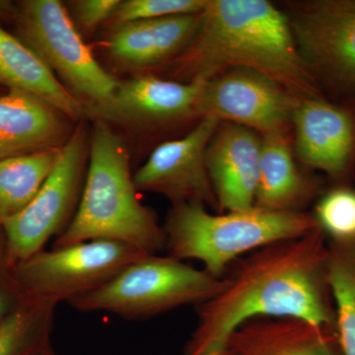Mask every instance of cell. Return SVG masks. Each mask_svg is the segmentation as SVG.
<instances>
[{"label": "cell", "instance_id": "1", "mask_svg": "<svg viewBox=\"0 0 355 355\" xmlns=\"http://www.w3.org/2000/svg\"><path fill=\"white\" fill-rule=\"evenodd\" d=\"M328 239L321 228L242 257L221 279L225 286L197 306L198 324L184 355H212L240 324L258 317H294L336 329L329 284Z\"/></svg>", "mask_w": 355, "mask_h": 355}, {"label": "cell", "instance_id": "2", "mask_svg": "<svg viewBox=\"0 0 355 355\" xmlns=\"http://www.w3.org/2000/svg\"><path fill=\"white\" fill-rule=\"evenodd\" d=\"M166 69L179 83L252 70L297 101L324 94L299 55L286 12L266 0H209L195 37Z\"/></svg>", "mask_w": 355, "mask_h": 355}, {"label": "cell", "instance_id": "3", "mask_svg": "<svg viewBox=\"0 0 355 355\" xmlns=\"http://www.w3.org/2000/svg\"><path fill=\"white\" fill-rule=\"evenodd\" d=\"M111 240L157 254L165 250L163 226L140 202L125 137L105 123L91 125L90 156L76 216L53 248Z\"/></svg>", "mask_w": 355, "mask_h": 355}, {"label": "cell", "instance_id": "4", "mask_svg": "<svg viewBox=\"0 0 355 355\" xmlns=\"http://www.w3.org/2000/svg\"><path fill=\"white\" fill-rule=\"evenodd\" d=\"M318 226L312 212H279L253 207L212 214L198 202L172 205L163 225L165 250L178 261L198 260L221 279L242 257L272 243L301 237Z\"/></svg>", "mask_w": 355, "mask_h": 355}, {"label": "cell", "instance_id": "5", "mask_svg": "<svg viewBox=\"0 0 355 355\" xmlns=\"http://www.w3.org/2000/svg\"><path fill=\"white\" fill-rule=\"evenodd\" d=\"M223 279L171 257L146 254L113 279L69 304L83 312L112 313L128 320L148 319L186 305L198 306L220 293Z\"/></svg>", "mask_w": 355, "mask_h": 355}, {"label": "cell", "instance_id": "6", "mask_svg": "<svg viewBox=\"0 0 355 355\" xmlns=\"http://www.w3.org/2000/svg\"><path fill=\"white\" fill-rule=\"evenodd\" d=\"M16 37L43 60L84 107L105 101L119 80L102 67L58 0L16 2Z\"/></svg>", "mask_w": 355, "mask_h": 355}, {"label": "cell", "instance_id": "7", "mask_svg": "<svg viewBox=\"0 0 355 355\" xmlns=\"http://www.w3.org/2000/svg\"><path fill=\"white\" fill-rule=\"evenodd\" d=\"M83 119L60 149L57 163L41 190L24 210L1 225L7 256L17 266L44 250L76 216L83 195L89 156L91 127Z\"/></svg>", "mask_w": 355, "mask_h": 355}, {"label": "cell", "instance_id": "8", "mask_svg": "<svg viewBox=\"0 0 355 355\" xmlns=\"http://www.w3.org/2000/svg\"><path fill=\"white\" fill-rule=\"evenodd\" d=\"M303 62L334 99L355 100V0H314L286 12Z\"/></svg>", "mask_w": 355, "mask_h": 355}, {"label": "cell", "instance_id": "9", "mask_svg": "<svg viewBox=\"0 0 355 355\" xmlns=\"http://www.w3.org/2000/svg\"><path fill=\"white\" fill-rule=\"evenodd\" d=\"M146 254L125 243L93 240L42 250L15 266L16 279L31 297L58 305L96 291Z\"/></svg>", "mask_w": 355, "mask_h": 355}, {"label": "cell", "instance_id": "10", "mask_svg": "<svg viewBox=\"0 0 355 355\" xmlns=\"http://www.w3.org/2000/svg\"><path fill=\"white\" fill-rule=\"evenodd\" d=\"M205 81L179 83L155 74L120 80L105 101L84 107V119L132 137H153L200 121L198 99Z\"/></svg>", "mask_w": 355, "mask_h": 355}, {"label": "cell", "instance_id": "11", "mask_svg": "<svg viewBox=\"0 0 355 355\" xmlns=\"http://www.w3.org/2000/svg\"><path fill=\"white\" fill-rule=\"evenodd\" d=\"M297 100L279 83L258 72L232 69L205 81L198 118L242 125L261 137L289 135Z\"/></svg>", "mask_w": 355, "mask_h": 355}, {"label": "cell", "instance_id": "12", "mask_svg": "<svg viewBox=\"0 0 355 355\" xmlns=\"http://www.w3.org/2000/svg\"><path fill=\"white\" fill-rule=\"evenodd\" d=\"M294 150L299 162L347 184L355 172V100L326 94L301 100L292 116Z\"/></svg>", "mask_w": 355, "mask_h": 355}, {"label": "cell", "instance_id": "13", "mask_svg": "<svg viewBox=\"0 0 355 355\" xmlns=\"http://www.w3.org/2000/svg\"><path fill=\"white\" fill-rule=\"evenodd\" d=\"M219 123L216 119H200L184 137L158 144L133 174L137 191L163 196L172 205L198 202L217 210L207 151Z\"/></svg>", "mask_w": 355, "mask_h": 355}, {"label": "cell", "instance_id": "14", "mask_svg": "<svg viewBox=\"0 0 355 355\" xmlns=\"http://www.w3.org/2000/svg\"><path fill=\"white\" fill-rule=\"evenodd\" d=\"M202 13L135 21L106 29L100 42L112 69L132 76L166 69L188 48Z\"/></svg>", "mask_w": 355, "mask_h": 355}, {"label": "cell", "instance_id": "15", "mask_svg": "<svg viewBox=\"0 0 355 355\" xmlns=\"http://www.w3.org/2000/svg\"><path fill=\"white\" fill-rule=\"evenodd\" d=\"M261 151L259 133L234 123H219L207 151L218 214L254 207Z\"/></svg>", "mask_w": 355, "mask_h": 355}, {"label": "cell", "instance_id": "16", "mask_svg": "<svg viewBox=\"0 0 355 355\" xmlns=\"http://www.w3.org/2000/svg\"><path fill=\"white\" fill-rule=\"evenodd\" d=\"M76 125L37 96L8 90L0 94V161L62 148Z\"/></svg>", "mask_w": 355, "mask_h": 355}, {"label": "cell", "instance_id": "17", "mask_svg": "<svg viewBox=\"0 0 355 355\" xmlns=\"http://www.w3.org/2000/svg\"><path fill=\"white\" fill-rule=\"evenodd\" d=\"M228 355H342L336 329L294 317H258L231 333Z\"/></svg>", "mask_w": 355, "mask_h": 355}, {"label": "cell", "instance_id": "18", "mask_svg": "<svg viewBox=\"0 0 355 355\" xmlns=\"http://www.w3.org/2000/svg\"><path fill=\"white\" fill-rule=\"evenodd\" d=\"M289 135L261 137L260 168L254 207L279 212H300L324 193V182L301 171Z\"/></svg>", "mask_w": 355, "mask_h": 355}, {"label": "cell", "instance_id": "19", "mask_svg": "<svg viewBox=\"0 0 355 355\" xmlns=\"http://www.w3.org/2000/svg\"><path fill=\"white\" fill-rule=\"evenodd\" d=\"M0 87L37 96L74 123L84 119L83 105L60 83L35 51L1 26Z\"/></svg>", "mask_w": 355, "mask_h": 355}, {"label": "cell", "instance_id": "20", "mask_svg": "<svg viewBox=\"0 0 355 355\" xmlns=\"http://www.w3.org/2000/svg\"><path fill=\"white\" fill-rule=\"evenodd\" d=\"M60 149L0 161V228L34 200L57 163Z\"/></svg>", "mask_w": 355, "mask_h": 355}, {"label": "cell", "instance_id": "21", "mask_svg": "<svg viewBox=\"0 0 355 355\" xmlns=\"http://www.w3.org/2000/svg\"><path fill=\"white\" fill-rule=\"evenodd\" d=\"M57 304L29 296L0 323V355H36L51 347Z\"/></svg>", "mask_w": 355, "mask_h": 355}, {"label": "cell", "instance_id": "22", "mask_svg": "<svg viewBox=\"0 0 355 355\" xmlns=\"http://www.w3.org/2000/svg\"><path fill=\"white\" fill-rule=\"evenodd\" d=\"M329 284L342 355H355V241H328Z\"/></svg>", "mask_w": 355, "mask_h": 355}, {"label": "cell", "instance_id": "23", "mask_svg": "<svg viewBox=\"0 0 355 355\" xmlns=\"http://www.w3.org/2000/svg\"><path fill=\"white\" fill-rule=\"evenodd\" d=\"M312 214L328 241H355V189L336 184L324 191Z\"/></svg>", "mask_w": 355, "mask_h": 355}, {"label": "cell", "instance_id": "24", "mask_svg": "<svg viewBox=\"0 0 355 355\" xmlns=\"http://www.w3.org/2000/svg\"><path fill=\"white\" fill-rule=\"evenodd\" d=\"M209 0H123L104 28L135 21L158 19L170 16L200 14Z\"/></svg>", "mask_w": 355, "mask_h": 355}, {"label": "cell", "instance_id": "25", "mask_svg": "<svg viewBox=\"0 0 355 355\" xmlns=\"http://www.w3.org/2000/svg\"><path fill=\"white\" fill-rule=\"evenodd\" d=\"M121 0H74L67 7L72 22L81 36L94 34L113 17Z\"/></svg>", "mask_w": 355, "mask_h": 355}, {"label": "cell", "instance_id": "26", "mask_svg": "<svg viewBox=\"0 0 355 355\" xmlns=\"http://www.w3.org/2000/svg\"><path fill=\"white\" fill-rule=\"evenodd\" d=\"M16 13H17L16 2L0 0V19L14 21Z\"/></svg>", "mask_w": 355, "mask_h": 355}, {"label": "cell", "instance_id": "27", "mask_svg": "<svg viewBox=\"0 0 355 355\" xmlns=\"http://www.w3.org/2000/svg\"><path fill=\"white\" fill-rule=\"evenodd\" d=\"M13 311H11L10 295L8 292L4 291L3 288L0 287V323L6 319Z\"/></svg>", "mask_w": 355, "mask_h": 355}, {"label": "cell", "instance_id": "28", "mask_svg": "<svg viewBox=\"0 0 355 355\" xmlns=\"http://www.w3.org/2000/svg\"><path fill=\"white\" fill-rule=\"evenodd\" d=\"M37 355H57L55 354V350L51 349V347H49L48 349H44L43 352H40Z\"/></svg>", "mask_w": 355, "mask_h": 355}, {"label": "cell", "instance_id": "29", "mask_svg": "<svg viewBox=\"0 0 355 355\" xmlns=\"http://www.w3.org/2000/svg\"><path fill=\"white\" fill-rule=\"evenodd\" d=\"M212 355H228L227 352H225V350H221V352H217V354H214Z\"/></svg>", "mask_w": 355, "mask_h": 355}, {"label": "cell", "instance_id": "30", "mask_svg": "<svg viewBox=\"0 0 355 355\" xmlns=\"http://www.w3.org/2000/svg\"><path fill=\"white\" fill-rule=\"evenodd\" d=\"M3 90V88L0 87V94H1V91Z\"/></svg>", "mask_w": 355, "mask_h": 355}]
</instances>
